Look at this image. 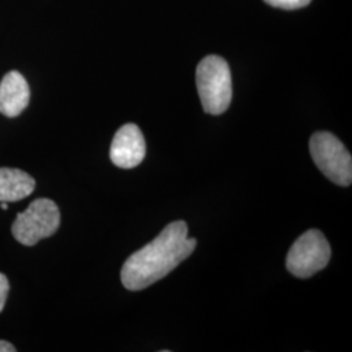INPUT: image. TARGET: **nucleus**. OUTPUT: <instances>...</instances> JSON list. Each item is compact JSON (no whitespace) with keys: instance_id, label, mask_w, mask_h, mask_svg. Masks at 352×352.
<instances>
[{"instance_id":"obj_9","label":"nucleus","mask_w":352,"mask_h":352,"mask_svg":"<svg viewBox=\"0 0 352 352\" xmlns=\"http://www.w3.org/2000/svg\"><path fill=\"white\" fill-rule=\"evenodd\" d=\"M264 1L282 10H298V8L307 7L312 0H264Z\"/></svg>"},{"instance_id":"obj_8","label":"nucleus","mask_w":352,"mask_h":352,"mask_svg":"<svg viewBox=\"0 0 352 352\" xmlns=\"http://www.w3.org/2000/svg\"><path fill=\"white\" fill-rule=\"evenodd\" d=\"M36 188V180L17 168H0V202H16L26 199Z\"/></svg>"},{"instance_id":"obj_2","label":"nucleus","mask_w":352,"mask_h":352,"mask_svg":"<svg viewBox=\"0 0 352 352\" xmlns=\"http://www.w3.org/2000/svg\"><path fill=\"white\" fill-rule=\"evenodd\" d=\"M196 84L204 111L225 113L232 100V78L226 60L218 55L204 58L197 65Z\"/></svg>"},{"instance_id":"obj_5","label":"nucleus","mask_w":352,"mask_h":352,"mask_svg":"<svg viewBox=\"0 0 352 352\" xmlns=\"http://www.w3.org/2000/svg\"><path fill=\"white\" fill-rule=\"evenodd\" d=\"M331 250L324 234L318 230H308L289 248L286 266L292 276L309 278L325 269Z\"/></svg>"},{"instance_id":"obj_1","label":"nucleus","mask_w":352,"mask_h":352,"mask_svg":"<svg viewBox=\"0 0 352 352\" xmlns=\"http://www.w3.org/2000/svg\"><path fill=\"white\" fill-rule=\"evenodd\" d=\"M197 241L188 238V226L176 221L162 232L128 257L122 267V283L129 291L146 289L170 274L196 250Z\"/></svg>"},{"instance_id":"obj_6","label":"nucleus","mask_w":352,"mask_h":352,"mask_svg":"<svg viewBox=\"0 0 352 352\" xmlns=\"http://www.w3.org/2000/svg\"><path fill=\"white\" fill-rule=\"evenodd\" d=\"M145 154V139L136 124H126L115 133L110 148V160L116 167L124 170L133 168L144 161Z\"/></svg>"},{"instance_id":"obj_12","label":"nucleus","mask_w":352,"mask_h":352,"mask_svg":"<svg viewBox=\"0 0 352 352\" xmlns=\"http://www.w3.org/2000/svg\"><path fill=\"white\" fill-rule=\"evenodd\" d=\"M0 208H1L3 210H7V209H8V202H1V204H0Z\"/></svg>"},{"instance_id":"obj_11","label":"nucleus","mask_w":352,"mask_h":352,"mask_svg":"<svg viewBox=\"0 0 352 352\" xmlns=\"http://www.w3.org/2000/svg\"><path fill=\"white\" fill-rule=\"evenodd\" d=\"M16 349L13 347L10 342L7 340H0V352H14Z\"/></svg>"},{"instance_id":"obj_7","label":"nucleus","mask_w":352,"mask_h":352,"mask_svg":"<svg viewBox=\"0 0 352 352\" xmlns=\"http://www.w3.org/2000/svg\"><path fill=\"white\" fill-rule=\"evenodd\" d=\"M30 89L25 77L17 71H11L0 82V113L7 118H16L29 104Z\"/></svg>"},{"instance_id":"obj_10","label":"nucleus","mask_w":352,"mask_h":352,"mask_svg":"<svg viewBox=\"0 0 352 352\" xmlns=\"http://www.w3.org/2000/svg\"><path fill=\"white\" fill-rule=\"evenodd\" d=\"M10 292V282L8 278L6 277L3 273H0V312L3 311L4 305H6V300Z\"/></svg>"},{"instance_id":"obj_3","label":"nucleus","mask_w":352,"mask_h":352,"mask_svg":"<svg viewBox=\"0 0 352 352\" xmlns=\"http://www.w3.org/2000/svg\"><path fill=\"white\" fill-rule=\"evenodd\" d=\"M60 225V212L55 202L37 199L23 213L17 214L12 225L14 239L23 245H36L39 240L52 236Z\"/></svg>"},{"instance_id":"obj_4","label":"nucleus","mask_w":352,"mask_h":352,"mask_svg":"<svg viewBox=\"0 0 352 352\" xmlns=\"http://www.w3.org/2000/svg\"><path fill=\"white\" fill-rule=\"evenodd\" d=\"M316 166L333 183L349 187L352 182L351 154L340 139L330 132H317L309 141Z\"/></svg>"}]
</instances>
